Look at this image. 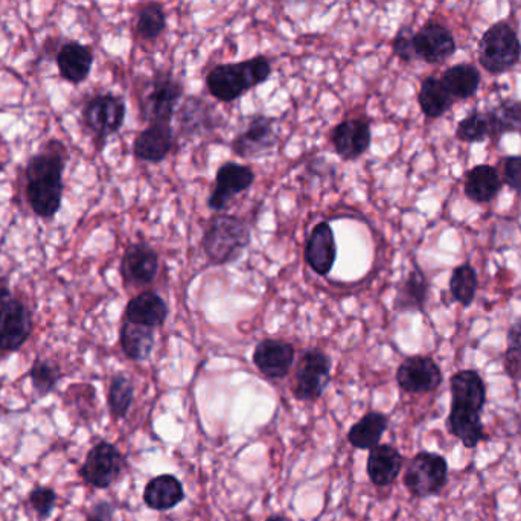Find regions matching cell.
Here are the masks:
<instances>
[{
  "mask_svg": "<svg viewBox=\"0 0 521 521\" xmlns=\"http://www.w3.org/2000/svg\"><path fill=\"white\" fill-rule=\"evenodd\" d=\"M68 150L61 142L51 141L42 153L28 160L25 170L26 199L32 212L42 218H54L63 202V173Z\"/></svg>",
  "mask_w": 521,
  "mask_h": 521,
  "instance_id": "1",
  "label": "cell"
},
{
  "mask_svg": "<svg viewBox=\"0 0 521 521\" xmlns=\"http://www.w3.org/2000/svg\"><path fill=\"white\" fill-rule=\"evenodd\" d=\"M272 75V64L264 55H256L241 63L218 64L206 77V86L215 100L234 103L244 93L266 83Z\"/></svg>",
  "mask_w": 521,
  "mask_h": 521,
  "instance_id": "2",
  "label": "cell"
},
{
  "mask_svg": "<svg viewBox=\"0 0 521 521\" xmlns=\"http://www.w3.org/2000/svg\"><path fill=\"white\" fill-rule=\"evenodd\" d=\"M250 244V227L237 215L218 212L209 220L202 249L209 263L224 266L237 261Z\"/></svg>",
  "mask_w": 521,
  "mask_h": 521,
  "instance_id": "3",
  "label": "cell"
},
{
  "mask_svg": "<svg viewBox=\"0 0 521 521\" xmlns=\"http://www.w3.org/2000/svg\"><path fill=\"white\" fill-rule=\"evenodd\" d=\"M480 66L488 74L500 75L520 63L521 42L508 22H497L483 32L477 49Z\"/></svg>",
  "mask_w": 521,
  "mask_h": 521,
  "instance_id": "4",
  "label": "cell"
},
{
  "mask_svg": "<svg viewBox=\"0 0 521 521\" xmlns=\"http://www.w3.org/2000/svg\"><path fill=\"white\" fill-rule=\"evenodd\" d=\"M183 86L170 72H157L145 84L141 95V118L148 124H171Z\"/></svg>",
  "mask_w": 521,
  "mask_h": 521,
  "instance_id": "5",
  "label": "cell"
},
{
  "mask_svg": "<svg viewBox=\"0 0 521 521\" xmlns=\"http://www.w3.org/2000/svg\"><path fill=\"white\" fill-rule=\"evenodd\" d=\"M404 486L416 499L438 496L448 482V462L432 451H419L407 465Z\"/></svg>",
  "mask_w": 521,
  "mask_h": 521,
  "instance_id": "6",
  "label": "cell"
},
{
  "mask_svg": "<svg viewBox=\"0 0 521 521\" xmlns=\"http://www.w3.org/2000/svg\"><path fill=\"white\" fill-rule=\"evenodd\" d=\"M125 459L121 451L107 441L93 445L80 468V476L87 485L107 490L124 473Z\"/></svg>",
  "mask_w": 521,
  "mask_h": 521,
  "instance_id": "7",
  "label": "cell"
},
{
  "mask_svg": "<svg viewBox=\"0 0 521 521\" xmlns=\"http://www.w3.org/2000/svg\"><path fill=\"white\" fill-rule=\"evenodd\" d=\"M331 358L320 349L302 355L296 369L293 395L299 401H316L322 397L331 380Z\"/></svg>",
  "mask_w": 521,
  "mask_h": 521,
  "instance_id": "8",
  "label": "cell"
},
{
  "mask_svg": "<svg viewBox=\"0 0 521 521\" xmlns=\"http://www.w3.org/2000/svg\"><path fill=\"white\" fill-rule=\"evenodd\" d=\"M84 125L96 141L104 145L107 138L121 130L125 121V104L112 93L93 96L83 110Z\"/></svg>",
  "mask_w": 521,
  "mask_h": 521,
  "instance_id": "9",
  "label": "cell"
},
{
  "mask_svg": "<svg viewBox=\"0 0 521 521\" xmlns=\"http://www.w3.org/2000/svg\"><path fill=\"white\" fill-rule=\"evenodd\" d=\"M442 381L444 374L441 366L429 355H412L398 366L397 383L406 394H432L439 389Z\"/></svg>",
  "mask_w": 521,
  "mask_h": 521,
  "instance_id": "10",
  "label": "cell"
},
{
  "mask_svg": "<svg viewBox=\"0 0 521 521\" xmlns=\"http://www.w3.org/2000/svg\"><path fill=\"white\" fill-rule=\"evenodd\" d=\"M273 125L275 119L269 116H252L246 130L232 141L234 154L241 159H259L272 153L278 142Z\"/></svg>",
  "mask_w": 521,
  "mask_h": 521,
  "instance_id": "11",
  "label": "cell"
},
{
  "mask_svg": "<svg viewBox=\"0 0 521 521\" xmlns=\"http://www.w3.org/2000/svg\"><path fill=\"white\" fill-rule=\"evenodd\" d=\"M416 57L429 64L445 63L458 51L453 32L439 22L421 26L413 37Z\"/></svg>",
  "mask_w": 521,
  "mask_h": 521,
  "instance_id": "12",
  "label": "cell"
},
{
  "mask_svg": "<svg viewBox=\"0 0 521 521\" xmlns=\"http://www.w3.org/2000/svg\"><path fill=\"white\" fill-rule=\"evenodd\" d=\"M253 182H255V173L252 168L235 162H226L218 168L215 188L209 195V208L212 211H224L234 200L235 195L247 191Z\"/></svg>",
  "mask_w": 521,
  "mask_h": 521,
  "instance_id": "13",
  "label": "cell"
},
{
  "mask_svg": "<svg viewBox=\"0 0 521 521\" xmlns=\"http://www.w3.org/2000/svg\"><path fill=\"white\" fill-rule=\"evenodd\" d=\"M31 333V311L19 299H11L0 310V352L20 351Z\"/></svg>",
  "mask_w": 521,
  "mask_h": 521,
  "instance_id": "14",
  "label": "cell"
},
{
  "mask_svg": "<svg viewBox=\"0 0 521 521\" xmlns=\"http://www.w3.org/2000/svg\"><path fill=\"white\" fill-rule=\"evenodd\" d=\"M159 270V256L153 247L136 243L125 250L121 261V276L125 285L144 287L151 284Z\"/></svg>",
  "mask_w": 521,
  "mask_h": 521,
  "instance_id": "15",
  "label": "cell"
},
{
  "mask_svg": "<svg viewBox=\"0 0 521 521\" xmlns=\"http://www.w3.org/2000/svg\"><path fill=\"white\" fill-rule=\"evenodd\" d=\"M253 363L264 377L281 380L295 363V348L284 340L266 339L256 345Z\"/></svg>",
  "mask_w": 521,
  "mask_h": 521,
  "instance_id": "16",
  "label": "cell"
},
{
  "mask_svg": "<svg viewBox=\"0 0 521 521\" xmlns=\"http://www.w3.org/2000/svg\"><path fill=\"white\" fill-rule=\"evenodd\" d=\"M371 125L365 119H346L331 132V144L343 160L362 157L371 147Z\"/></svg>",
  "mask_w": 521,
  "mask_h": 521,
  "instance_id": "17",
  "label": "cell"
},
{
  "mask_svg": "<svg viewBox=\"0 0 521 521\" xmlns=\"http://www.w3.org/2000/svg\"><path fill=\"white\" fill-rule=\"evenodd\" d=\"M336 238L328 221H320L313 227L305 246V261L319 276L330 275L336 263Z\"/></svg>",
  "mask_w": 521,
  "mask_h": 521,
  "instance_id": "18",
  "label": "cell"
},
{
  "mask_svg": "<svg viewBox=\"0 0 521 521\" xmlns=\"http://www.w3.org/2000/svg\"><path fill=\"white\" fill-rule=\"evenodd\" d=\"M451 407L482 413L486 404V383L476 369H461L450 378Z\"/></svg>",
  "mask_w": 521,
  "mask_h": 521,
  "instance_id": "19",
  "label": "cell"
},
{
  "mask_svg": "<svg viewBox=\"0 0 521 521\" xmlns=\"http://www.w3.org/2000/svg\"><path fill=\"white\" fill-rule=\"evenodd\" d=\"M176 139L171 124H150L135 139L133 151L139 160L159 164L173 151Z\"/></svg>",
  "mask_w": 521,
  "mask_h": 521,
  "instance_id": "20",
  "label": "cell"
},
{
  "mask_svg": "<svg viewBox=\"0 0 521 521\" xmlns=\"http://www.w3.org/2000/svg\"><path fill=\"white\" fill-rule=\"evenodd\" d=\"M403 467V454L394 445L378 444L377 447L369 450L366 473L369 480L378 488L395 483Z\"/></svg>",
  "mask_w": 521,
  "mask_h": 521,
  "instance_id": "21",
  "label": "cell"
},
{
  "mask_svg": "<svg viewBox=\"0 0 521 521\" xmlns=\"http://www.w3.org/2000/svg\"><path fill=\"white\" fill-rule=\"evenodd\" d=\"M502 176L493 165L480 164L465 173L464 194L470 202L485 205L502 191Z\"/></svg>",
  "mask_w": 521,
  "mask_h": 521,
  "instance_id": "22",
  "label": "cell"
},
{
  "mask_svg": "<svg viewBox=\"0 0 521 521\" xmlns=\"http://www.w3.org/2000/svg\"><path fill=\"white\" fill-rule=\"evenodd\" d=\"M57 66L63 80L72 84L83 83L93 66V54L83 43L69 42L57 54Z\"/></svg>",
  "mask_w": 521,
  "mask_h": 521,
  "instance_id": "23",
  "label": "cell"
},
{
  "mask_svg": "<svg viewBox=\"0 0 521 521\" xmlns=\"http://www.w3.org/2000/svg\"><path fill=\"white\" fill-rule=\"evenodd\" d=\"M185 500L182 482L173 474H160L145 486L144 502L153 511H170Z\"/></svg>",
  "mask_w": 521,
  "mask_h": 521,
  "instance_id": "24",
  "label": "cell"
},
{
  "mask_svg": "<svg viewBox=\"0 0 521 521\" xmlns=\"http://www.w3.org/2000/svg\"><path fill=\"white\" fill-rule=\"evenodd\" d=\"M168 317V305L154 291H144L130 299L125 307V320L144 327H162Z\"/></svg>",
  "mask_w": 521,
  "mask_h": 521,
  "instance_id": "25",
  "label": "cell"
},
{
  "mask_svg": "<svg viewBox=\"0 0 521 521\" xmlns=\"http://www.w3.org/2000/svg\"><path fill=\"white\" fill-rule=\"evenodd\" d=\"M430 285L427 276L418 266L407 273L406 278L398 285L395 296L394 308L398 313L406 311H426L427 299H429Z\"/></svg>",
  "mask_w": 521,
  "mask_h": 521,
  "instance_id": "26",
  "label": "cell"
},
{
  "mask_svg": "<svg viewBox=\"0 0 521 521\" xmlns=\"http://www.w3.org/2000/svg\"><path fill=\"white\" fill-rule=\"evenodd\" d=\"M447 429L454 438H458L464 447L470 448V450H474L480 442L486 439L482 413L473 412V410L450 407Z\"/></svg>",
  "mask_w": 521,
  "mask_h": 521,
  "instance_id": "27",
  "label": "cell"
},
{
  "mask_svg": "<svg viewBox=\"0 0 521 521\" xmlns=\"http://www.w3.org/2000/svg\"><path fill=\"white\" fill-rule=\"evenodd\" d=\"M442 84L454 101L470 100L480 87V72L468 63L454 64L442 74Z\"/></svg>",
  "mask_w": 521,
  "mask_h": 521,
  "instance_id": "28",
  "label": "cell"
},
{
  "mask_svg": "<svg viewBox=\"0 0 521 521\" xmlns=\"http://www.w3.org/2000/svg\"><path fill=\"white\" fill-rule=\"evenodd\" d=\"M419 109L429 119H439L453 107L456 101L442 84L441 78L430 75L424 78L418 93Z\"/></svg>",
  "mask_w": 521,
  "mask_h": 521,
  "instance_id": "29",
  "label": "cell"
},
{
  "mask_svg": "<svg viewBox=\"0 0 521 521\" xmlns=\"http://www.w3.org/2000/svg\"><path fill=\"white\" fill-rule=\"evenodd\" d=\"M389 427V418L381 412H368L349 429L348 442L357 450H371L380 444Z\"/></svg>",
  "mask_w": 521,
  "mask_h": 521,
  "instance_id": "30",
  "label": "cell"
},
{
  "mask_svg": "<svg viewBox=\"0 0 521 521\" xmlns=\"http://www.w3.org/2000/svg\"><path fill=\"white\" fill-rule=\"evenodd\" d=\"M122 351L133 362H145L154 348L153 328L125 320L119 333Z\"/></svg>",
  "mask_w": 521,
  "mask_h": 521,
  "instance_id": "31",
  "label": "cell"
},
{
  "mask_svg": "<svg viewBox=\"0 0 521 521\" xmlns=\"http://www.w3.org/2000/svg\"><path fill=\"white\" fill-rule=\"evenodd\" d=\"M179 124L183 135L192 136L214 128L212 107L199 98H188L179 110Z\"/></svg>",
  "mask_w": 521,
  "mask_h": 521,
  "instance_id": "32",
  "label": "cell"
},
{
  "mask_svg": "<svg viewBox=\"0 0 521 521\" xmlns=\"http://www.w3.org/2000/svg\"><path fill=\"white\" fill-rule=\"evenodd\" d=\"M491 121V138L500 139L506 133L521 135V100H503L488 110Z\"/></svg>",
  "mask_w": 521,
  "mask_h": 521,
  "instance_id": "33",
  "label": "cell"
},
{
  "mask_svg": "<svg viewBox=\"0 0 521 521\" xmlns=\"http://www.w3.org/2000/svg\"><path fill=\"white\" fill-rule=\"evenodd\" d=\"M479 290V275L470 263L454 267L450 276V293L454 302L470 308L476 301Z\"/></svg>",
  "mask_w": 521,
  "mask_h": 521,
  "instance_id": "34",
  "label": "cell"
},
{
  "mask_svg": "<svg viewBox=\"0 0 521 521\" xmlns=\"http://www.w3.org/2000/svg\"><path fill=\"white\" fill-rule=\"evenodd\" d=\"M133 400H135V386L132 380L124 374L113 375L110 380L109 395H107L113 418L124 419L130 412Z\"/></svg>",
  "mask_w": 521,
  "mask_h": 521,
  "instance_id": "35",
  "label": "cell"
},
{
  "mask_svg": "<svg viewBox=\"0 0 521 521\" xmlns=\"http://www.w3.org/2000/svg\"><path fill=\"white\" fill-rule=\"evenodd\" d=\"M456 138L465 144H482L491 138V121L488 112L473 110L470 115L459 121Z\"/></svg>",
  "mask_w": 521,
  "mask_h": 521,
  "instance_id": "36",
  "label": "cell"
},
{
  "mask_svg": "<svg viewBox=\"0 0 521 521\" xmlns=\"http://www.w3.org/2000/svg\"><path fill=\"white\" fill-rule=\"evenodd\" d=\"M165 28H167V17H165L162 5L157 2H148L141 7L138 20H136V32L142 40L151 42V40L159 39Z\"/></svg>",
  "mask_w": 521,
  "mask_h": 521,
  "instance_id": "37",
  "label": "cell"
},
{
  "mask_svg": "<svg viewBox=\"0 0 521 521\" xmlns=\"http://www.w3.org/2000/svg\"><path fill=\"white\" fill-rule=\"evenodd\" d=\"M29 378H31L32 389L36 392L37 397L45 398L52 394L57 387L61 371L51 360L37 358L29 369Z\"/></svg>",
  "mask_w": 521,
  "mask_h": 521,
  "instance_id": "38",
  "label": "cell"
},
{
  "mask_svg": "<svg viewBox=\"0 0 521 521\" xmlns=\"http://www.w3.org/2000/svg\"><path fill=\"white\" fill-rule=\"evenodd\" d=\"M503 369L512 381H521V317L512 323L506 334Z\"/></svg>",
  "mask_w": 521,
  "mask_h": 521,
  "instance_id": "39",
  "label": "cell"
},
{
  "mask_svg": "<svg viewBox=\"0 0 521 521\" xmlns=\"http://www.w3.org/2000/svg\"><path fill=\"white\" fill-rule=\"evenodd\" d=\"M28 502L39 515L40 520L51 517L57 503V494L49 486H37L29 493Z\"/></svg>",
  "mask_w": 521,
  "mask_h": 521,
  "instance_id": "40",
  "label": "cell"
},
{
  "mask_svg": "<svg viewBox=\"0 0 521 521\" xmlns=\"http://www.w3.org/2000/svg\"><path fill=\"white\" fill-rule=\"evenodd\" d=\"M413 37H415V31H413L412 26L404 25L398 29L394 40H392V51L404 63H412V61L418 60L415 45H413Z\"/></svg>",
  "mask_w": 521,
  "mask_h": 521,
  "instance_id": "41",
  "label": "cell"
},
{
  "mask_svg": "<svg viewBox=\"0 0 521 521\" xmlns=\"http://www.w3.org/2000/svg\"><path fill=\"white\" fill-rule=\"evenodd\" d=\"M502 164V182L512 191L521 194V156H506Z\"/></svg>",
  "mask_w": 521,
  "mask_h": 521,
  "instance_id": "42",
  "label": "cell"
},
{
  "mask_svg": "<svg viewBox=\"0 0 521 521\" xmlns=\"http://www.w3.org/2000/svg\"><path fill=\"white\" fill-rule=\"evenodd\" d=\"M115 515V506L110 502H98L89 512L87 521H112Z\"/></svg>",
  "mask_w": 521,
  "mask_h": 521,
  "instance_id": "43",
  "label": "cell"
},
{
  "mask_svg": "<svg viewBox=\"0 0 521 521\" xmlns=\"http://www.w3.org/2000/svg\"><path fill=\"white\" fill-rule=\"evenodd\" d=\"M11 299H13V293H11L10 278L8 276H0V310Z\"/></svg>",
  "mask_w": 521,
  "mask_h": 521,
  "instance_id": "44",
  "label": "cell"
},
{
  "mask_svg": "<svg viewBox=\"0 0 521 521\" xmlns=\"http://www.w3.org/2000/svg\"><path fill=\"white\" fill-rule=\"evenodd\" d=\"M266 521H291V520H290V518L285 517V515L273 514V515H270V517L267 518Z\"/></svg>",
  "mask_w": 521,
  "mask_h": 521,
  "instance_id": "45",
  "label": "cell"
},
{
  "mask_svg": "<svg viewBox=\"0 0 521 521\" xmlns=\"http://www.w3.org/2000/svg\"><path fill=\"white\" fill-rule=\"evenodd\" d=\"M511 2L512 7L520 8L521 10V0H509Z\"/></svg>",
  "mask_w": 521,
  "mask_h": 521,
  "instance_id": "46",
  "label": "cell"
},
{
  "mask_svg": "<svg viewBox=\"0 0 521 521\" xmlns=\"http://www.w3.org/2000/svg\"><path fill=\"white\" fill-rule=\"evenodd\" d=\"M291 2H298V4H301V2H313V0H291Z\"/></svg>",
  "mask_w": 521,
  "mask_h": 521,
  "instance_id": "47",
  "label": "cell"
}]
</instances>
